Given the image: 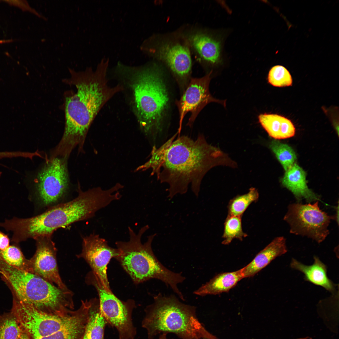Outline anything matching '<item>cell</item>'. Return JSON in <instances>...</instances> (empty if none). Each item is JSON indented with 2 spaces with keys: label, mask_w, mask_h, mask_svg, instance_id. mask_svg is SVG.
<instances>
[{
  "label": "cell",
  "mask_w": 339,
  "mask_h": 339,
  "mask_svg": "<svg viewBox=\"0 0 339 339\" xmlns=\"http://www.w3.org/2000/svg\"><path fill=\"white\" fill-rule=\"evenodd\" d=\"M212 73L211 71L202 77L191 78L180 99L177 101L180 115L179 133L187 113L190 112L191 115L187 125L191 126L200 112L208 103L215 102L226 106L225 100L215 99L210 94L209 87Z\"/></svg>",
  "instance_id": "8fae6325"
},
{
  "label": "cell",
  "mask_w": 339,
  "mask_h": 339,
  "mask_svg": "<svg viewBox=\"0 0 339 339\" xmlns=\"http://www.w3.org/2000/svg\"><path fill=\"white\" fill-rule=\"evenodd\" d=\"M270 147L285 171L295 163L296 155L288 145L274 140L271 142Z\"/></svg>",
  "instance_id": "484cf974"
},
{
  "label": "cell",
  "mask_w": 339,
  "mask_h": 339,
  "mask_svg": "<svg viewBox=\"0 0 339 339\" xmlns=\"http://www.w3.org/2000/svg\"><path fill=\"white\" fill-rule=\"evenodd\" d=\"M89 300L64 315L41 312L13 298L12 311L30 339H83L88 317Z\"/></svg>",
  "instance_id": "52a82bcc"
},
{
  "label": "cell",
  "mask_w": 339,
  "mask_h": 339,
  "mask_svg": "<svg viewBox=\"0 0 339 339\" xmlns=\"http://www.w3.org/2000/svg\"><path fill=\"white\" fill-rule=\"evenodd\" d=\"M78 191L77 197L71 201L56 205L33 217L6 219L3 222L2 227L12 232V241L15 243L29 238L51 237L57 229L90 218L97 211L119 199L113 187L106 190L97 187L85 191L79 188Z\"/></svg>",
  "instance_id": "3957f363"
},
{
  "label": "cell",
  "mask_w": 339,
  "mask_h": 339,
  "mask_svg": "<svg viewBox=\"0 0 339 339\" xmlns=\"http://www.w3.org/2000/svg\"><path fill=\"white\" fill-rule=\"evenodd\" d=\"M82 248L78 256L83 258L108 288L110 289L107 277V265L111 259L121 254L117 248L110 246L107 241L98 234H91L83 238Z\"/></svg>",
  "instance_id": "7c38bea8"
},
{
  "label": "cell",
  "mask_w": 339,
  "mask_h": 339,
  "mask_svg": "<svg viewBox=\"0 0 339 339\" xmlns=\"http://www.w3.org/2000/svg\"><path fill=\"white\" fill-rule=\"evenodd\" d=\"M281 182L284 186L292 192L299 202L303 199L309 203L320 200V196L308 187L304 171L295 163L286 171Z\"/></svg>",
  "instance_id": "9a60e30c"
},
{
  "label": "cell",
  "mask_w": 339,
  "mask_h": 339,
  "mask_svg": "<svg viewBox=\"0 0 339 339\" xmlns=\"http://www.w3.org/2000/svg\"><path fill=\"white\" fill-rule=\"evenodd\" d=\"M333 218L334 216L320 209L317 201L313 204L289 205L284 220L289 225L291 233L306 236L320 243L329 234L328 227Z\"/></svg>",
  "instance_id": "9c48e42d"
},
{
  "label": "cell",
  "mask_w": 339,
  "mask_h": 339,
  "mask_svg": "<svg viewBox=\"0 0 339 339\" xmlns=\"http://www.w3.org/2000/svg\"><path fill=\"white\" fill-rule=\"evenodd\" d=\"M259 121L271 137L276 139L289 138L295 133V128L289 120L274 114L265 113L258 116Z\"/></svg>",
  "instance_id": "ffe728a7"
},
{
  "label": "cell",
  "mask_w": 339,
  "mask_h": 339,
  "mask_svg": "<svg viewBox=\"0 0 339 339\" xmlns=\"http://www.w3.org/2000/svg\"><path fill=\"white\" fill-rule=\"evenodd\" d=\"M19 339H30L29 336L25 332Z\"/></svg>",
  "instance_id": "4dcf8cb0"
},
{
  "label": "cell",
  "mask_w": 339,
  "mask_h": 339,
  "mask_svg": "<svg viewBox=\"0 0 339 339\" xmlns=\"http://www.w3.org/2000/svg\"><path fill=\"white\" fill-rule=\"evenodd\" d=\"M208 339V338H201V339Z\"/></svg>",
  "instance_id": "d6a6232c"
},
{
  "label": "cell",
  "mask_w": 339,
  "mask_h": 339,
  "mask_svg": "<svg viewBox=\"0 0 339 339\" xmlns=\"http://www.w3.org/2000/svg\"><path fill=\"white\" fill-rule=\"evenodd\" d=\"M243 278L242 268L234 272L220 273L194 291L193 293L203 296L227 292Z\"/></svg>",
  "instance_id": "ac0fdd59"
},
{
  "label": "cell",
  "mask_w": 339,
  "mask_h": 339,
  "mask_svg": "<svg viewBox=\"0 0 339 339\" xmlns=\"http://www.w3.org/2000/svg\"><path fill=\"white\" fill-rule=\"evenodd\" d=\"M0 257L8 264L31 273L30 260L25 259L20 250L15 245H9L0 250Z\"/></svg>",
  "instance_id": "cb8c5ba5"
},
{
  "label": "cell",
  "mask_w": 339,
  "mask_h": 339,
  "mask_svg": "<svg viewBox=\"0 0 339 339\" xmlns=\"http://www.w3.org/2000/svg\"><path fill=\"white\" fill-rule=\"evenodd\" d=\"M268 79L270 84L277 87L291 86L292 83L289 72L285 67L281 65H276L271 69Z\"/></svg>",
  "instance_id": "4316f807"
},
{
  "label": "cell",
  "mask_w": 339,
  "mask_h": 339,
  "mask_svg": "<svg viewBox=\"0 0 339 339\" xmlns=\"http://www.w3.org/2000/svg\"><path fill=\"white\" fill-rule=\"evenodd\" d=\"M149 228L148 225L142 227L136 233L130 227L128 230L129 239L127 241H118L115 245L121 251L116 259L136 284L151 279L159 280L170 287L179 298L185 299L178 287L183 282L185 277L180 273L174 272L164 266L157 259L153 251L152 243L156 234L147 236L143 244L141 238Z\"/></svg>",
  "instance_id": "5b68a950"
},
{
  "label": "cell",
  "mask_w": 339,
  "mask_h": 339,
  "mask_svg": "<svg viewBox=\"0 0 339 339\" xmlns=\"http://www.w3.org/2000/svg\"><path fill=\"white\" fill-rule=\"evenodd\" d=\"M89 301L88 317L83 339H104L108 323L101 312L99 299L95 298Z\"/></svg>",
  "instance_id": "44dd1931"
},
{
  "label": "cell",
  "mask_w": 339,
  "mask_h": 339,
  "mask_svg": "<svg viewBox=\"0 0 339 339\" xmlns=\"http://www.w3.org/2000/svg\"><path fill=\"white\" fill-rule=\"evenodd\" d=\"M67 160L61 157L49 159L37 173L35 186L38 197L44 206L57 202L68 190Z\"/></svg>",
  "instance_id": "30bf717a"
},
{
  "label": "cell",
  "mask_w": 339,
  "mask_h": 339,
  "mask_svg": "<svg viewBox=\"0 0 339 339\" xmlns=\"http://www.w3.org/2000/svg\"><path fill=\"white\" fill-rule=\"evenodd\" d=\"M167 334L165 333H162L159 335V339H167Z\"/></svg>",
  "instance_id": "1f68e13d"
},
{
  "label": "cell",
  "mask_w": 339,
  "mask_h": 339,
  "mask_svg": "<svg viewBox=\"0 0 339 339\" xmlns=\"http://www.w3.org/2000/svg\"><path fill=\"white\" fill-rule=\"evenodd\" d=\"M145 312L142 325L146 330L148 339L169 333L182 339H218L199 321L196 307L183 303L174 295L158 293Z\"/></svg>",
  "instance_id": "277c9868"
},
{
  "label": "cell",
  "mask_w": 339,
  "mask_h": 339,
  "mask_svg": "<svg viewBox=\"0 0 339 339\" xmlns=\"http://www.w3.org/2000/svg\"><path fill=\"white\" fill-rule=\"evenodd\" d=\"M87 280L96 289L101 312L108 324L117 330L119 339H133L137 333L132 319L136 307L135 301L132 299L120 300L92 271L88 274Z\"/></svg>",
  "instance_id": "ba28073f"
},
{
  "label": "cell",
  "mask_w": 339,
  "mask_h": 339,
  "mask_svg": "<svg viewBox=\"0 0 339 339\" xmlns=\"http://www.w3.org/2000/svg\"><path fill=\"white\" fill-rule=\"evenodd\" d=\"M188 40L203 60L213 64L219 61L220 45L214 38L205 33L197 32L190 35Z\"/></svg>",
  "instance_id": "d6986e66"
},
{
  "label": "cell",
  "mask_w": 339,
  "mask_h": 339,
  "mask_svg": "<svg viewBox=\"0 0 339 339\" xmlns=\"http://www.w3.org/2000/svg\"><path fill=\"white\" fill-rule=\"evenodd\" d=\"M156 66L135 69L130 77L136 116L143 133L154 141L162 132L169 98Z\"/></svg>",
  "instance_id": "8992f818"
},
{
  "label": "cell",
  "mask_w": 339,
  "mask_h": 339,
  "mask_svg": "<svg viewBox=\"0 0 339 339\" xmlns=\"http://www.w3.org/2000/svg\"><path fill=\"white\" fill-rule=\"evenodd\" d=\"M18 156L19 153L17 151L0 152V159L3 158L17 157Z\"/></svg>",
  "instance_id": "f546056e"
},
{
  "label": "cell",
  "mask_w": 339,
  "mask_h": 339,
  "mask_svg": "<svg viewBox=\"0 0 339 339\" xmlns=\"http://www.w3.org/2000/svg\"><path fill=\"white\" fill-rule=\"evenodd\" d=\"M259 196L257 190L253 187L250 188L247 193L235 196L229 202L228 216H242L248 206L258 200Z\"/></svg>",
  "instance_id": "603a6c76"
},
{
  "label": "cell",
  "mask_w": 339,
  "mask_h": 339,
  "mask_svg": "<svg viewBox=\"0 0 339 339\" xmlns=\"http://www.w3.org/2000/svg\"><path fill=\"white\" fill-rule=\"evenodd\" d=\"M35 240L36 250L30 260L31 273L61 289H68L59 275L56 259L57 250L51 237L41 236Z\"/></svg>",
  "instance_id": "4fadbf2b"
},
{
  "label": "cell",
  "mask_w": 339,
  "mask_h": 339,
  "mask_svg": "<svg viewBox=\"0 0 339 339\" xmlns=\"http://www.w3.org/2000/svg\"><path fill=\"white\" fill-rule=\"evenodd\" d=\"M247 236L242 230L241 216H228L224 223L222 243L228 245L234 239L241 240Z\"/></svg>",
  "instance_id": "d4e9b609"
},
{
  "label": "cell",
  "mask_w": 339,
  "mask_h": 339,
  "mask_svg": "<svg viewBox=\"0 0 339 339\" xmlns=\"http://www.w3.org/2000/svg\"><path fill=\"white\" fill-rule=\"evenodd\" d=\"M176 133L159 147L154 146L148 160L136 171L151 169L161 183L167 184L168 197L186 193L191 186L197 197L202 180L212 168L218 166L234 167L236 163L219 148L208 143L199 135L196 140Z\"/></svg>",
  "instance_id": "6da1fadb"
},
{
  "label": "cell",
  "mask_w": 339,
  "mask_h": 339,
  "mask_svg": "<svg viewBox=\"0 0 339 339\" xmlns=\"http://www.w3.org/2000/svg\"><path fill=\"white\" fill-rule=\"evenodd\" d=\"M25 332L12 311L0 315V339H19Z\"/></svg>",
  "instance_id": "7402d4cb"
},
{
  "label": "cell",
  "mask_w": 339,
  "mask_h": 339,
  "mask_svg": "<svg viewBox=\"0 0 339 339\" xmlns=\"http://www.w3.org/2000/svg\"><path fill=\"white\" fill-rule=\"evenodd\" d=\"M1 1L7 3L10 5L17 7L24 11L30 12L37 16L38 17L46 19V18L40 14L35 9L31 7L27 1L26 0H7Z\"/></svg>",
  "instance_id": "83f0119b"
},
{
  "label": "cell",
  "mask_w": 339,
  "mask_h": 339,
  "mask_svg": "<svg viewBox=\"0 0 339 339\" xmlns=\"http://www.w3.org/2000/svg\"><path fill=\"white\" fill-rule=\"evenodd\" d=\"M107 63L103 62L93 71L88 68L77 72L70 69V78L64 80L75 86L77 92L66 97L65 128L59 142L53 150L57 156L68 158L78 147L83 151V146L90 126L104 105L115 94L123 89L118 85L111 87L106 78Z\"/></svg>",
  "instance_id": "7a4b0ae2"
},
{
  "label": "cell",
  "mask_w": 339,
  "mask_h": 339,
  "mask_svg": "<svg viewBox=\"0 0 339 339\" xmlns=\"http://www.w3.org/2000/svg\"><path fill=\"white\" fill-rule=\"evenodd\" d=\"M155 55L180 79L185 80L189 77L192 62L190 50L186 45L178 42H165L157 47Z\"/></svg>",
  "instance_id": "5bb4252c"
},
{
  "label": "cell",
  "mask_w": 339,
  "mask_h": 339,
  "mask_svg": "<svg viewBox=\"0 0 339 339\" xmlns=\"http://www.w3.org/2000/svg\"><path fill=\"white\" fill-rule=\"evenodd\" d=\"M287 251L285 238L281 236L275 238L249 264L242 268L244 278L253 276L276 258Z\"/></svg>",
  "instance_id": "2e32d148"
},
{
  "label": "cell",
  "mask_w": 339,
  "mask_h": 339,
  "mask_svg": "<svg viewBox=\"0 0 339 339\" xmlns=\"http://www.w3.org/2000/svg\"><path fill=\"white\" fill-rule=\"evenodd\" d=\"M314 262L311 265H306L295 259H292L290 266L304 275V279L307 281L323 287L331 293L335 290L336 285L328 277L327 267L316 256L314 257Z\"/></svg>",
  "instance_id": "e0dca14e"
},
{
  "label": "cell",
  "mask_w": 339,
  "mask_h": 339,
  "mask_svg": "<svg viewBox=\"0 0 339 339\" xmlns=\"http://www.w3.org/2000/svg\"><path fill=\"white\" fill-rule=\"evenodd\" d=\"M10 240L8 236L0 231V250H4L9 246Z\"/></svg>",
  "instance_id": "f1b7e54d"
}]
</instances>
